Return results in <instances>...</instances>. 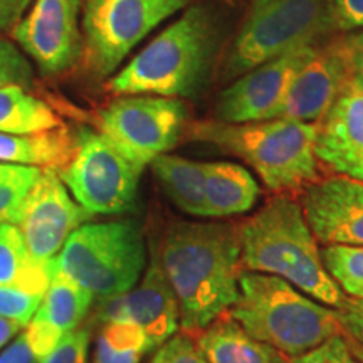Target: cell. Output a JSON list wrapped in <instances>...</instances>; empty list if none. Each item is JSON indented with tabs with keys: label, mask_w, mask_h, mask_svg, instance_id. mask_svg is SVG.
Returning a JSON list of instances; mask_svg holds the SVG:
<instances>
[{
	"label": "cell",
	"mask_w": 363,
	"mask_h": 363,
	"mask_svg": "<svg viewBox=\"0 0 363 363\" xmlns=\"http://www.w3.org/2000/svg\"><path fill=\"white\" fill-rule=\"evenodd\" d=\"M157 256L179 301L184 331L201 333L238 301L244 269L234 225L174 222Z\"/></svg>",
	"instance_id": "1"
},
{
	"label": "cell",
	"mask_w": 363,
	"mask_h": 363,
	"mask_svg": "<svg viewBox=\"0 0 363 363\" xmlns=\"http://www.w3.org/2000/svg\"><path fill=\"white\" fill-rule=\"evenodd\" d=\"M244 271L278 276L323 305L342 308L348 296L326 271L301 203L276 194L238 227Z\"/></svg>",
	"instance_id": "2"
},
{
	"label": "cell",
	"mask_w": 363,
	"mask_h": 363,
	"mask_svg": "<svg viewBox=\"0 0 363 363\" xmlns=\"http://www.w3.org/2000/svg\"><path fill=\"white\" fill-rule=\"evenodd\" d=\"M316 123L272 118L249 123L199 121L189 136L239 157L274 194H291L318 180Z\"/></svg>",
	"instance_id": "3"
},
{
	"label": "cell",
	"mask_w": 363,
	"mask_h": 363,
	"mask_svg": "<svg viewBox=\"0 0 363 363\" xmlns=\"http://www.w3.org/2000/svg\"><path fill=\"white\" fill-rule=\"evenodd\" d=\"M216 44L211 12L201 6L189 7L113 76L108 89L120 96H192L206 79Z\"/></svg>",
	"instance_id": "4"
},
{
	"label": "cell",
	"mask_w": 363,
	"mask_h": 363,
	"mask_svg": "<svg viewBox=\"0 0 363 363\" xmlns=\"http://www.w3.org/2000/svg\"><path fill=\"white\" fill-rule=\"evenodd\" d=\"M230 318L252 338L296 358L342 333L337 310L278 276L242 271Z\"/></svg>",
	"instance_id": "5"
},
{
	"label": "cell",
	"mask_w": 363,
	"mask_h": 363,
	"mask_svg": "<svg viewBox=\"0 0 363 363\" xmlns=\"http://www.w3.org/2000/svg\"><path fill=\"white\" fill-rule=\"evenodd\" d=\"M54 267L98 299L135 288L147 269V247L138 222L121 219L83 224L52 259Z\"/></svg>",
	"instance_id": "6"
},
{
	"label": "cell",
	"mask_w": 363,
	"mask_h": 363,
	"mask_svg": "<svg viewBox=\"0 0 363 363\" xmlns=\"http://www.w3.org/2000/svg\"><path fill=\"white\" fill-rule=\"evenodd\" d=\"M333 30L328 0H251L224 62V78L315 44Z\"/></svg>",
	"instance_id": "7"
},
{
	"label": "cell",
	"mask_w": 363,
	"mask_h": 363,
	"mask_svg": "<svg viewBox=\"0 0 363 363\" xmlns=\"http://www.w3.org/2000/svg\"><path fill=\"white\" fill-rule=\"evenodd\" d=\"M142 172L99 131L79 128L71 158L57 174L91 216H113L133 211Z\"/></svg>",
	"instance_id": "8"
},
{
	"label": "cell",
	"mask_w": 363,
	"mask_h": 363,
	"mask_svg": "<svg viewBox=\"0 0 363 363\" xmlns=\"http://www.w3.org/2000/svg\"><path fill=\"white\" fill-rule=\"evenodd\" d=\"M190 0H84L83 54L86 66L108 76L162 22Z\"/></svg>",
	"instance_id": "9"
},
{
	"label": "cell",
	"mask_w": 363,
	"mask_h": 363,
	"mask_svg": "<svg viewBox=\"0 0 363 363\" xmlns=\"http://www.w3.org/2000/svg\"><path fill=\"white\" fill-rule=\"evenodd\" d=\"M185 121L187 111L179 98L126 94L99 111L98 128L130 162L145 169L175 147Z\"/></svg>",
	"instance_id": "10"
},
{
	"label": "cell",
	"mask_w": 363,
	"mask_h": 363,
	"mask_svg": "<svg viewBox=\"0 0 363 363\" xmlns=\"http://www.w3.org/2000/svg\"><path fill=\"white\" fill-rule=\"evenodd\" d=\"M357 45L358 35H345L318 48L315 56L298 72L271 120L288 118L318 123L358 78Z\"/></svg>",
	"instance_id": "11"
},
{
	"label": "cell",
	"mask_w": 363,
	"mask_h": 363,
	"mask_svg": "<svg viewBox=\"0 0 363 363\" xmlns=\"http://www.w3.org/2000/svg\"><path fill=\"white\" fill-rule=\"evenodd\" d=\"M91 217L72 199L57 170L44 169L17 208L12 224L19 227L34 259L51 261L67 238Z\"/></svg>",
	"instance_id": "12"
},
{
	"label": "cell",
	"mask_w": 363,
	"mask_h": 363,
	"mask_svg": "<svg viewBox=\"0 0 363 363\" xmlns=\"http://www.w3.org/2000/svg\"><path fill=\"white\" fill-rule=\"evenodd\" d=\"M83 4L84 0H34L12 29L16 43L43 74L66 72L83 54Z\"/></svg>",
	"instance_id": "13"
},
{
	"label": "cell",
	"mask_w": 363,
	"mask_h": 363,
	"mask_svg": "<svg viewBox=\"0 0 363 363\" xmlns=\"http://www.w3.org/2000/svg\"><path fill=\"white\" fill-rule=\"evenodd\" d=\"M318 45L310 44L271 59L244 72L222 91L217 115L225 123L271 120L272 113L291 88L298 72L315 56Z\"/></svg>",
	"instance_id": "14"
},
{
	"label": "cell",
	"mask_w": 363,
	"mask_h": 363,
	"mask_svg": "<svg viewBox=\"0 0 363 363\" xmlns=\"http://www.w3.org/2000/svg\"><path fill=\"white\" fill-rule=\"evenodd\" d=\"M99 325L131 323L143 330L153 352L175 337L180 326V308L157 254L135 288L118 296L99 299Z\"/></svg>",
	"instance_id": "15"
},
{
	"label": "cell",
	"mask_w": 363,
	"mask_h": 363,
	"mask_svg": "<svg viewBox=\"0 0 363 363\" xmlns=\"http://www.w3.org/2000/svg\"><path fill=\"white\" fill-rule=\"evenodd\" d=\"M301 207L318 242L363 246V182L333 175L303 192Z\"/></svg>",
	"instance_id": "16"
},
{
	"label": "cell",
	"mask_w": 363,
	"mask_h": 363,
	"mask_svg": "<svg viewBox=\"0 0 363 363\" xmlns=\"http://www.w3.org/2000/svg\"><path fill=\"white\" fill-rule=\"evenodd\" d=\"M316 126L318 162L337 175L363 182V88L358 78Z\"/></svg>",
	"instance_id": "17"
},
{
	"label": "cell",
	"mask_w": 363,
	"mask_h": 363,
	"mask_svg": "<svg viewBox=\"0 0 363 363\" xmlns=\"http://www.w3.org/2000/svg\"><path fill=\"white\" fill-rule=\"evenodd\" d=\"M206 167V217L246 214L259 197V185L246 167L233 162H203Z\"/></svg>",
	"instance_id": "18"
},
{
	"label": "cell",
	"mask_w": 363,
	"mask_h": 363,
	"mask_svg": "<svg viewBox=\"0 0 363 363\" xmlns=\"http://www.w3.org/2000/svg\"><path fill=\"white\" fill-rule=\"evenodd\" d=\"M195 345L208 363H289L284 353L252 338L233 318L216 320Z\"/></svg>",
	"instance_id": "19"
},
{
	"label": "cell",
	"mask_w": 363,
	"mask_h": 363,
	"mask_svg": "<svg viewBox=\"0 0 363 363\" xmlns=\"http://www.w3.org/2000/svg\"><path fill=\"white\" fill-rule=\"evenodd\" d=\"M74 150V136L65 126L33 135L0 133V163L59 170Z\"/></svg>",
	"instance_id": "20"
},
{
	"label": "cell",
	"mask_w": 363,
	"mask_h": 363,
	"mask_svg": "<svg viewBox=\"0 0 363 363\" xmlns=\"http://www.w3.org/2000/svg\"><path fill=\"white\" fill-rule=\"evenodd\" d=\"M51 278L52 259H34L19 227L12 222H2L0 224V286H17L26 291L44 296Z\"/></svg>",
	"instance_id": "21"
},
{
	"label": "cell",
	"mask_w": 363,
	"mask_h": 363,
	"mask_svg": "<svg viewBox=\"0 0 363 363\" xmlns=\"http://www.w3.org/2000/svg\"><path fill=\"white\" fill-rule=\"evenodd\" d=\"M153 175L175 207L194 217H206V167L179 155H160L152 163Z\"/></svg>",
	"instance_id": "22"
},
{
	"label": "cell",
	"mask_w": 363,
	"mask_h": 363,
	"mask_svg": "<svg viewBox=\"0 0 363 363\" xmlns=\"http://www.w3.org/2000/svg\"><path fill=\"white\" fill-rule=\"evenodd\" d=\"M94 296L83 286L59 272L52 264V278L35 311V320L43 321L59 333L76 330L93 305Z\"/></svg>",
	"instance_id": "23"
},
{
	"label": "cell",
	"mask_w": 363,
	"mask_h": 363,
	"mask_svg": "<svg viewBox=\"0 0 363 363\" xmlns=\"http://www.w3.org/2000/svg\"><path fill=\"white\" fill-rule=\"evenodd\" d=\"M61 126V120L51 106L27 93L26 88H0V133L33 135Z\"/></svg>",
	"instance_id": "24"
},
{
	"label": "cell",
	"mask_w": 363,
	"mask_h": 363,
	"mask_svg": "<svg viewBox=\"0 0 363 363\" xmlns=\"http://www.w3.org/2000/svg\"><path fill=\"white\" fill-rule=\"evenodd\" d=\"M153 352L142 328L131 323H104L99 330L93 363H140Z\"/></svg>",
	"instance_id": "25"
},
{
	"label": "cell",
	"mask_w": 363,
	"mask_h": 363,
	"mask_svg": "<svg viewBox=\"0 0 363 363\" xmlns=\"http://www.w3.org/2000/svg\"><path fill=\"white\" fill-rule=\"evenodd\" d=\"M321 256L340 289L352 298H363V246H325Z\"/></svg>",
	"instance_id": "26"
},
{
	"label": "cell",
	"mask_w": 363,
	"mask_h": 363,
	"mask_svg": "<svg viewBox=\"0 0 363 363\" xmlns=\"http://www.w3.org/2000/svg\"><path fill=\"white\" fill-rule=\"evenodd\" d=\"M43 174V169L24 165L0 167V224L12 222L17 208Z\"/></svg>",
	"instance_id": "27"
},
{
	"label": "cell",
	"mask_w": 363,
	"mask_h": 363,
	"mask_svg": "<svg viewBox=\"0 0 363 363\" xmlns=\"http://www.w3.org/2000/svg\"><path fill=\"white\" fill-rule=\"evenodd\" d=\"M40 301V294L26 291L17 286H0V318L26 328L38 311Z\"/></svg>",
	"instance_id": "28"
},
{
	"label": "cell",
	"mask_w": 363,
	"mask_h": 363,
	"mask_svg": "<svg viewBox=\"0 0 363 363\" xmlns=\"http://www.w3.org/2000/svg\"><path fill=\"white\" fill-rule=\"evenodd\" d=\"M34 71L27 57L11 40L0 39V88L33 84Z\"/></svg>",
	"instance_id": "29"
},
{
	"label": "cell",
	"mask_w": 363,
	"mask_h": 363,
	"mask_svg": "<svg viewBox=\"0 0 363 363\" xmlns=\"http://www.w3.org/2000/svg\"><path fill=\"white\" fill-rule=\"evenodd\" d=\"M91 331L88 326H78L66 333L39 363H88Z\"/></svg>",
	"instance_id": "30"
},
{
	"label": "cell",
	"mask_w": 363,
	"mask_h": 363,
	"mask_svg": "<svg viewBox=\"0 0 363 363\" xmlns=\"http://www.w3.org/2000/svg\"><path fill=\"white\" fill-rule=\"evenodd\" d=\"M293 363H357V358L353 355L348 338L340 333L326 340L320 347L296 357Z\"/></svg>",
	"instance_id": "31"
},
{
	"label": "cell",
	"mask_w": 363,
	"mask_h": 363,
	"mask_svg": "<svg viewBox=\"0 0 363 363\" xmlns=\"http://www.w3.org/2000/svg\"><path fill=\"white\" fill-rule=\"evenodd\" d=\"M148 363H208L187 335H175L162 345Z\"/></svg>",
	"instance_id": "32"
},
{
	"label": "cell",
	"mask_w": 363,
	"mask_h": 363,
	"mask_svg": "<svg viewBox=\"0 0 363 363\" xmlns=\"http://www.w3.org/2000/svg\"><path fill=\"white\" fill-rule=\"evenodd\" d=\"M333 29L342 33L363 27V0H328Z\"/></svg>",
	"instance_id": "33"
},
{
	"label": "cell",
	"mask_w": 363,
	"mask_h": 363,
	"mask_svg": "<svg viewBox=\"0 0 363 363\" xmlns=\"http://www.w3.org/2000/svg\"><path fill=\"white\" fill-rule=\"evenodd\" d=\"M337 318L347 337L363 345V298H347L345 305L337 310Z\"/></svg>",
	"instance_id": "34"
},
{
	"label": "cell",
	"mask_w": 363,
	"mask_h": 363,
	"mask_svg": "<svg viewBox=\"0 0 363 363\" xmlns=\"http://www.w3.org/2000/svg\"><path fill=\"white\" fill-rule=\"evenodd\" d=\"M40 358L33 350L24 330L0 352V363H39Z\"/></svg>",
	"instance_id": "35"
},
{
	"label": "cell",
	"mask_w": 363,
	"mask_h": 363,
	"mask_svg": "<svg viewBox=\"0 0 363 363\" xmlns=\"http://www.w3.org/2000/svg\"><path fill=\"white\" fill-rule=\"evenodd\" d=\"M34 0H0V33L12 30Z\"/></svg>",
	"instance_id": "36"
},
{
	"label": "cell",
	"mask_w": 363,
	"mask_h": 363,
	"mask_svg": "<svg viewBox=\"0 0 363 363\" xmlns=\"http://www.w3.org/2000/svg\"><path fill=\"white\" fill-rule=\"evenodd\" d=\"M22 330L24 328H22L19 323H13V321H9L6 318H0V352H2Z\"/></svg>",
	"instance_id": "37"
},
{
	"label": "cell",
	"mask_w": 363,
	"mask_h": 363,
	"mask_svg": "<svg viewBox=\"0 0 363 363\" xmlns=\"http://www.w3.org/2000/svg\"><path fill=\"white\" fill-rule=\"evenodd\" d=\"M357 67H358V78L363 79V35H358V45H357Z\"/></svg>",
	"instance_id": "38"
},
{
	"label": "cell",
	"mask_w": 363,
	"mask_h": 363,
	"mask_svg": "<svg viewBox=\"0 0 363 363\" xmlns=\"http://www.w3.org/2000/svg\"><path fill=\"white\" fill-rule=\"evenodd\" d=\"M348 343H350V348L353 352V355L357 358V363H363V345L355 342V340L348 338Z\"/></svg>",
	"instance_id": "39"
},
{
	"label": "cell",
	"mask_w": 363,
	"mask_h": 363,
	"mask_svg": "<svg viewBox=\"0 0 363 363\" xmlns=\"http://www.w3.org/2000/svg\"><path fill=\"white\" fill-rule=\"evenodd\" d=\"M358 81H360V84H362V88H363V79H360V78H358Z\"/></svg>",
	"instance_id": "40"
},
{
	"label": "cell",
	"mask_w": 363,
	"mask_h": 363,
	"mask_svg": "<svg viewBox=\"0 0 363 363\" xmlns=\"http://www.w3.org/2000/svg\"><path fill=\"white\" fill-rule=\"evenodd\" d=\"M0 167H2V163H0Z\"/></svg>",
	"instance_id": "41"
}]
</instances>
